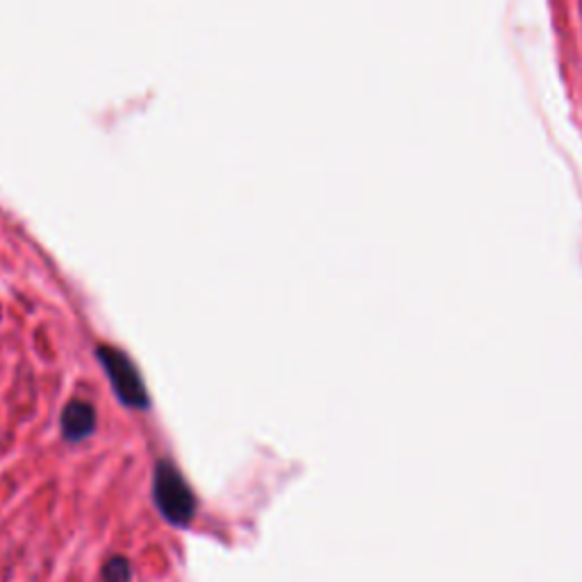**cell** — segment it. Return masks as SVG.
<instances>
[{
  "instance_id": "4",
  "label": "cell",
  "mask_w": 582,
  "mask_h": 582,
  "mask_svg": "<svg viewBox=\"0 0 582 582\" xmlns=\"http://www.w3.org/2000/svg\"><path fill=\"white\" fill-rule=\"evenodd\" d=\"M103 580L105 582H130L132 580V564L124 556H114L103 564Z\"/></svg>"
},
{
  "instance_id": "1",
  "label": "cell",
  "mask_w": 582,
  "mask_h": 582,
  "mask_svg": "<svg viewBox=\"0 0 582 582\" xmlns=\"http://www.w3.org/2000/svg\"><path fill=\"white\" fill-rule=\"evenodd\" d=\"M153 501L160 514L173 523V526L185 528L196 516V497L187 485L185 476L168 459H160L153 476Z\"/></svg>"
},
{
  "instance_id": "2",
  "label": "cell",
  "mask_w": 582,
  "mask_h": 582,
  "mask_svg": "<svg viewBox=\"0 0 582 582\" xmlns=\"http://www.w3.org/2000/svg\"><path fill=\"white\" fill-rule=\"evenodd\" d=\"M96 356L109 377L114 394L121 398V403H126L128 407H149V392H146L143 377L124 351L105 344L98 346Z\"/></svg>"
},
{
  "instance_id": "3",
  "label": "cell",
  "mask_w": 582,
  "mask_h": 582,
  "mask_svg": "<svg viewBox=\"0 0 582 582\" xmlns=\"http://www.w3.org/2000/svg\"><path fill=\"white\" fill-rule=\"evenodd\" d=\"M96 430V407L86 400H71L62 412V432L69 442H80Z\"/></svg>"
}]
</instances>
